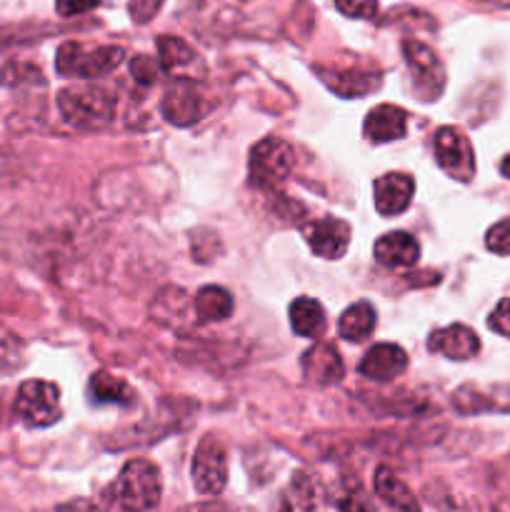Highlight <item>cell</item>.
I'll return each instance as SVG.
<instances>
[{"mask_svg": "<svg viewBox=\"0 0 510 512\" xmlns=\"http://www.w3.org/2000/svg\"><path fill=\"white\" fill-rule=\"evenodd\" d=\"M88 398L90 403L95 405H130L133 403V390H130V385L125 383V380L100 370V373H95L93 378H90Z\"/></svg>", "mask_w": 510, "mask_h": 512, "instance_id": "d6986e66", "label": "cell"}, {"mask_svg": "<svg viewBox=\"0 0 510 512\" xmlns=\"http://www.w3.org/2000/svg\"><path fill=\"white\" fill-rule=\"evenodd\" d=\"M303 373L315 385H333L343 380L345 365L338 348L330 343H318L303 355Z\"/></svg>", "mask_w": 510, "mask_h": 512, "instance_id": "5bb4252c", "label": "cell"}, {"mask_svg": "<svg viewBox=\"0 0 510 512\" xmlns=\"http://www.w3.org/2000/svg\"><path fill=\"white\" fill-rule=\"evenodd\" d=\"M158 70L160 63H155L148 55H135V58L130 60V75H133L140 85H153L155 80H158Z\"/></svg>", "mask_w": 510, "mask_h": 512, "instance_id": "484cf974", "label": "cell"}, {"mask_svg": "<svg viewBox=\"0 0 510 512\" xmlns=\"http://www.w3.org/2000/svg\"><path fill=\"white\" fill-rule=\"evenodd\" d=\"M373 200L380 215H400L410 205L415 193V180L405 173H390L375 180Z\"/></svg>", "mask_w": 510, "mask_h": 512, "instance_id": "7c38bea8", "label": "cell"}, {"mask_svg": "<svg viewBox=\"0 0 510 512\" xmlns=\"http://www.w3.org/2000/svg\"><path fill=\"white\" fill-rule=\"evenodd\" d=\"M160 110H163V118L168 123L178 125V128H188V125L198 123L205 115L203 98L195 90V83L185 78L175 80V85L165 90L163 100H160Z\"/></svg>", "mask_w": 510, "mask_h": 512, "instance_id": "9c48e42d", "label": "cell"}, {"mask_svg": "<svg viewBox=\"0 0 510 512\" xmlns=\"http://www.w3.org/2000/svg\"><path fill=\"white\" fill-rule=\"evenodd\" d=\"M100 0H55V8L63 18H73V15H83L88 10L98 8Z\"/></svg>", "mask_w": 510, "mask_h": 512, "instance_id": "4dcf8cb0", "label": "cell"}, {"mask_svg": "<svg viewBox=\"0 0 510 512\" xmlns=\"http://www.w3.org/2000/svg\"><path fill=\"white\" fill-rule=\"evenodd\" d=\"M500 170H503L505 178H510V155L503 160V163H500Z\"/></svg>", "mask_w": 510, "mask_h": 512, "instance_id": "1f68e13d", "label": "cell"}, {"mask_svg": "<svg viewBox=\"0 0 510 512\" xmlns=\"http://www.w3.org/2000/svg\"><path fill=\"white\" fill-rule=\"evenodd\" d=\"M485 245H488V250H493V253L510 255V218L500 220L498 225H493V228L488 230Z\"/></svg>", "mask_w": 510, "mask_h": 512, "instance_id": "4316f807", "label": "cell"}, {"mask_svg": "<svg viewBox=\"0 0 510 512\" xmlns=\"http://www.w3.org/2000/svg\"><path fill=\"white\" fill-rule=\"evenodd\" d=\"M163 0H128V13L135 23H150L158 15Z\"/></svg>", "mask_w": 510, "mask_h": 512, "instance_id": "f1b7e54d", "label": "cell"}, {"mask_svg": "<svg viewBox=\"0 0 510 512\" xmlns=\"http://www.w3.org/2000/svg\"><path fill=\"white\" fill-rule=\"evenodd\" d=\"M158 60H160V68L180 75V70L198 63V55H195V50L190 48L185 40L163 35V38H158Z\"/></svg>", "mask_w": 510, "mask_h": 512, "instance_id": "603a6c76", "label": "cell"}, {"mask_svg": "<svg viewBox=\"0 0 510 512\" xmlns=\"http://www.w3.org/2000/svg\"><path fill=\"white\" fill-rule=\"evenodd\" d=\"M488 325L498 335H505V338H510V298L500 300L498 308H495L493 313H490Z\"/></svg>", "mask_w": 510, "mask_h": 512, "instance_id": "f546056e", "label": "cell"}, {"mask_svg": "<svg viewBox=\"0 0 510 512\" xmlns=\"http://www.w3.org/2000/svg\"><path fill=\"white\" fill-rule=\"evenodd\" d=\"M403 58L408 63L410 75H413V88L420 100H435L443 93L445 68L438 55L420 40H405Z\"/></svg>", "mask_w": 510, "mask_h": 512, "instance_id": "8992f818", "label": "cell"}, {"mask_svg": "<svg viewBox=\"0 0 510 512\" xmlns=\"http://www.w3.org/2000/svg\"><path fill=\"white\" fill-rule=\"evenodd\" d=\"M303 238L318 258H343L350 245V225L340 218H320L305 225Z\"/></svg>", "mask_w": 510, "mask_h": 512, "instance_id": "30bf717a", "label": "cell"}, {"mask_svg": "<svg viewBox=\"0 0 510 512\" xmlns=\"http://www.w3.org/2000/svg\"><path fill=\"white\" fill-rule=\"evenodd\" d=\"M228 483V455L215 435L200 440L193 455V485L200 495L223 493Z\"/></svg>", "mask_w": 510, "mask_h": 512, "instance_id": "52a82bcc", "label": "cell"}, {"mask_svg": "<svg viewBox=\"0 0 510 512\" xmlns=\"http://www.w3.org/2000/svg\"><path fill=\"white\" fill-rule=\"evenodd\" d=\"M405 368H408V355L400 345L393 343L373 345L360 360V373L370 380H378V383L395 380Z\"/></svg>", "mask_w": 510, "mask_h": 512, "instance_id": "8fae6325", "label": "cell"}, {"mask_svg": "<svg viewBox=\"0 0 510 512\" xmlns=\"http://www.w3.org/2000/svg\"><path fill=\"white\" fill-rule=\"evenodd\" d=\"M58 108L65 123L78 130H100L110 125L115 115V100L105 88L95 85H80V88H65L58 95Z\"/></svg>", "mask_w": 510, "mask_h": 512, "instance_id": "7a4b0ae2", "label": "cell"}, {"mask_svg": "<svg viewBox=\"0 0 510 512\" xmlns=\"http://www.w3.org/2000/svg\"><path fill=\"white\" fill-rule=\"evenodd\" d=\"M335 5L348 18L368 20L375 18V13H378V0H335Z\"/></svg>", "mask_w": 510, "mask_h": 512, "instance_id": "83f0119b", "label": "cell"}, {"mask_svg": "<svg viewBox=\"0 0 510 512\" xmlns=\"http://www.w3.org/2000/svg\"><path fill=\"white\" fill-rule=\"evenodd\" d=\"M435 158L450 178L468 183L475 175L473 145L458 128H440L435 133Z\"/></svg>", "mask_w": 510, "mask_h": 512, "instance_id": "ba28073f", "label": "cell"}, {"mask_svg": "<svg viewBox=\"0 0 510 512\" xmlns=\"http://www.w3.org/2000/svg\"><path fill=\"white\" fill-rule=\"evenodd\" d=\"M430 353L445 355L450 360H470L478 355L480 340L468 325H448L443 330H435L428 338Z\"/></svg>", "mask_w": 510, "mask_h": 512, "instance_id": "4fadbf2b", "label": "cell"}, {"mask_svg": "<svg viewBox=\"0 0 510 512\" xmlns=\"http://www.w3.org/2000/svg\"><path fill=\"white\" fill-rule=\"evenodd\" d=\"M25 363V345L13 330L0 325V375H10Z\"/></svg>", "mask_w": 510, "mask_h": 512, "instance_id": "cb8c5ba5", "label": "cell"}, {"mask_svg": "<svg viewBox=\"0 0 510 512\" xmlns=\"http://www.w3.org/2000/svg\"><path fill=\"white\" fill-rule=\"evenodd\" d=\"M375 320H378V315H375L373 305L360 300V303L350 305V308L340 315V335H343L345 340H350V343H358V340H365L373 333Z\"/></svg>", "mask_w": 510, "mask_h": 512, "instance_id": "44dd1931", "label": "cell"}, {"mask_svg": "<svg viewBox=\"0 0 510 512\" xmlns=\"http://www.w3.org/2000/svg\"><path fill=\"white\" fill-rule=\"evenodd\" d=\"M15 413L28 428H48L60 420V390L48 380H25L15 398Z\"/></svg>", "mask_w": 510, "mask_h": 512, "instance_id": "5b68a950", "label": "cell"}, {"mask_svg": "<svg viewBox=\"0 0 510 512\" xmlns=\"http://www.w3.org/2000/svg\"><path fill=\"white\" fill-rule=\"evenodd\" d=\"M373 255L385 268H410V265L418 263L420 245L410 233L395 230V233H388L375 240Z\"/></svg>", "mask_w": 510, "mask_h": 512, "instance_id": "9a60e30c", "label": "cell"}, {"mask_svg": "<svg viewBox=\"0 0 510 512\" xmlns=\"http://www.w3.org/2000/svg\"><path fill=\"white\" fill-rule=\"evenodd\" d=\"M320 78L323 83L328 85L330 90H335L338 95L343 98H353V95H368L375 85L380 83V75L378 70H360V68H350V70H325L318 68Z\"/></svg>", "mask_w": 510, "mask_h": 512, "instance_id": "e0dca14e", "label": "cell"}, {"mask_svg": "<svg viewBox=\"0 0 510 512\" xmlns=\"http://www.w3.org/2000/svg\"><path fill=\"white\" fill-rule=\"evenodd\" d=\"M125 50L115 45H85L68 40L58 48L55 55V68L65 78H100L118 68Z\"/></svg>", "mask_w": 510, "mask_h": 512, "instance_id": "3957f363", "label": "cell"}, {"mask_svg": "<svg viewBox=\"0 0 510 512\" xmlns=\"http://www.w3.org/2000/svg\"><path fill=\"white\" fill-rule=\"evenodd\" d=\"M295 165V150L280 138H265L250 150V185L260 190H275L290 175Z\"/></svg>", "mask_w": 510, "mask_h": 512, "instance_id": "277c9868", "label": "cell"}, {"mask_svg": "<svg viewBox=\"0 0 510 512\" xmlns=\"http://www.w3.org/2000/svg\"><path fill=\"white\" fill-rule=\"evenodd\" d=\"M193 308L198 323H218L233 313V295L220 285H205L195 293Z\"/></svg>", "mask_w": 510, "mask_h": 512, "instance_id": "ac0fdd59", "label": "cell"}, {"mask_svg": "<svg viewBox=\"0 0 510 512\" xmlns=\"http://www.w3.org/2000/svg\"><path fill=\"white\" fill-rule=\"evenodd\" d=\"M315 480H310L305 473H298L290 485V498H293L295 508H315L318 498H315Z\"/></svg>", "mask_w": 510, "mask_h": 512, "instance_id": "d4e9b609", "label": "cell"}, {"mask_svg": "<svg viewBox=\"0 0 510 512\" xmlns=\"http://www.w3.org/2000/svg\"><path fill=\"white\" fill-rule=\"evenodd\" d=\"M373 488L378 493V498H383L385 503L393 505L400 510H418V500L413 498V493L408 490V485L400 478H395V473H390L388 468H378L373 478Z\"/></svg>", "mask_w": 510, "mask_h": 512, "instance_id": "7402d4cb", "label": "cell"}, {"mask_svg": "<svg viewBox=\"0 0 510 512\" xmlns=\"http://www.w3.org/2000/svg\"><path fill=\"white\" fill-rule=\"evenodd\" d=\"M405 128H408V115H405V110L388 103L370 110L363 125L365 138L370 143H390V140L403 138Z\"/></svg>", "mask_w": 510, "mask_h": 512, "instance_id": "2e32d148", "label": "cell"}, {"mask_svg": "<svg viewBox=\"0 0 510 512\" xmlns=\"http://www.w3.org/2000/svg\"><path fill=\"white\" fill-rule=\"evenodd\" d=\"M163 483H160V470L150 460L135 458L125 463L115 483L110 485L108 498L118 508L128 510H153L160 503Z\"/></svg>", "mask_w": 510, "mask_h": 512, "instance_id": "6da1fadb", "label": "cell"}, {"mask_svg": "<svg viewBox=\"0 0 510 512\" xmlns=\"http://www.w3.org/2000/svg\"><path fill=\"white\" fill-rule=\"evenodd\" d=\"M290 328L300 338H318L325 330L323 305L313 298H298L290 305Z\"/></svg>", "mask_w": 510, "mask_h": 512, "instance_id": "ffe728a7", "label": "cell"}]
</instances>
